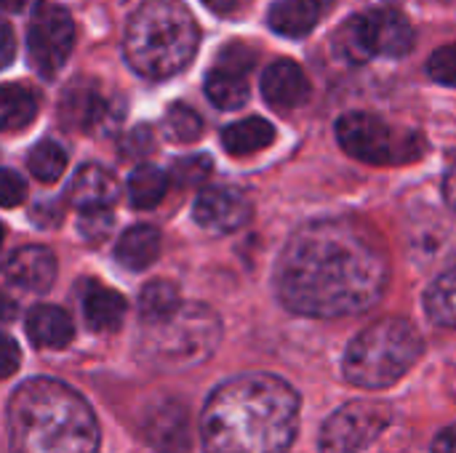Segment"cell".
Returning <instances> with one entry per match:
<instances>
[{"label":"cell","instance_id":"31","mask_svg":"<svg viewBox=\"0 0 456 453\" xmlns=\"http://www.w3.org/2000/svg\"><path fill=\"white\" fill-rule=\"evenodd\" d=\"M256 61V53L243 45V43H227L222 51H219V59H216V69H227V72H238V75H246Z\"/></svg>","mask_w":456,"mask_h":453},{"label":"cell","instance_id":"30","mask_svg":"<svg viewBox=\"0 0 456 453\" xmlns=\"http://www.w3.org/2000/svg\"><path fill=\"white\" fill-rule=\"evenodd\" d=\"M428 72H430V77H433L436 83L456 88V43L438 48V51L430 56Z\"/></svg>","mask_w":456,"mask_h":453},{"label":"cell","instance_id":"15","mask_svg":"<svg viewBox=\"0 0 456 453\" xmlns=\"http://www.w3.org/2000/svg\"><path fill=\"white\" fill-rule=\"evenodd\" d=\"M107 112L104 99L99 96V91L86 83V80H75L67 85V91L61 93L59 101V120L72 128V131H86L91 125H96Z\"/></svg>","mask_w":456,"mask_h":453},{"label":"cell","instance_id":"3","mask_svg":"<svg viewBox=\"0 0 456 453\" xmlns=\"http://www.w3.org/2000/svg\"><path fill=\"white\" fill-rule=\"evenodd\" d=\"M13 453H96L99 422L72 387L56 379H29L8 400Z\"/></svg>","mask_w":456,"mask_h":453},{"label":"cell","instance_id":"21","mask_svg":"<svg viewBox=\"0 0 456 453\" xmlns=\"http://www.w3.org/2000/svg\"><path fill=\"white\" fill-rule=\"evenodd\" d=\"M275 142V128L265 117H246L222 131V144L230 155H254Z\"/></svg>","mask_w":456,"mask_h":453},{"label":"cell","instance_id":"14","mask_svg":"<svg viewBox=\"0 0 456 453\" xmlns=\"http://www.w3.org/2000/svg\"><path fill=\"white\" fill-rule=\"evenodd\" d=\"M147 443L158 453H187L190 451V419L182 403H163L147 414L144 422Z\"/></svg>","mask_w":456,"mask_h":453},{"label":"cell","instance_id":"34","mask_svg":"<svg viewBox=\"0 0 456 453\" xmlns=\"http://www.w3.org/2000/svg\"><path fill=\"white\" fill-rule=\"evenodd\" d=\"M19 366H21V352H19V344H16L11 336L0 334V379H8V376H13V374L19 371Z\"/></svg>","mask_w":456,"mask_h":453},{"label":"cell","instance_id":"9","mask_svg":"<svg viewBox=\"0 0 456 453\" xmlns=\"http://www.w3.org/2000/svg\"><path fill=\"white\" fill-rule=\"evenodd\" d=\"M393 419V409L385 403L355 400L337 409L321 430V453H363Z\"/></svg>","mask_w":456,"mask_h":453},{"label":"cell","instance_id":"12","mask_svg":"<svg viewBox=\"0 0 456 453\" xmlns=\"http://www.w3.org/2000/svg\"><path fill=\"white\" fill-rule=\"evenodd\" d=\"M3 275L24 291L43 294L56 280V256L45 246H24L5 259Z\"/></svg>","mask_w":456,"mask_h":453},{"label":"cell","instance_id":"7","mask_svg":"<svg viewBox=\"0 0 456 453\" xmlns=\"http://www.w3.org/2000/svg\"><path fill=\"white\" fill-rule=\"evenodd\" d=\"M337 139L342 150L369 166H403L425 152L419 131L395 128L371 112H347L337 120Z\"/></svg>","mask_w":456,"mask_h":453},{"label":"cell","instance_id":"13","mask_svg":"<svg viewBox=\"0 0 456 453\" xmlns=\"http://www.w3.org/2000/svg\"><path fill=\"white\" fill-rule=\"evenodd\" d=\"M262 96L273 109L289 112L310 96V80L297 61L278 59L262 75Z\"/></svg>","mask_w":456,"mask_h":453},{"label":"cell","instance_id":"27","mask_svg":"<svg viewBox=\"0 0 456 453\" xmlns=\"http://www.w3.org/2000/svg\"><path fill=\"white\" fill-rule=\"evenodd\" d=\"M163 133L176 142V144H190L195 139H200L203 133V120L200 115L187 107V104H171L168 112L163 115Z\"/></svg>","mask_w":456,"mask_h":453},{"label":"cell","instance_id":"37","mask_svg":"<svg viewBox=\"0 0 456 453\" xmlns=\"http://www.w3.org/2000/svg\"><path fill=\"white\" fill-rule=\"evenodd\" d=\"M433 453H456V425L441 430L433 441Z\"/></svg>","mask_w":456,"mask_h":453},{"label":"cell","instance_id":"8","mask_svg":"<svg viewBox=\"0 0 456 453\" xmlns=\"http://www.w3.org/2000/svg\"><path fill=\"white\" fill-rule=\"evenodd\" d=\"M414 45L411 21L395 8H377L345 21L337 35V51L361 64L371 56H403Z\"/></svg>","mask_w":456,"mask_h":453},{"label":"cell","instance_id":"24","mask_svg":"<svg viewBox=\"0 0 456 453\" xmlns=\"http://www.w3.org/2000/svg\"><path fill=\"white\" fill-rule=\"evenodd\" d=\"M179 304H182L179 288L168 280H152L139 294V315L144 323H155V320L174 315Z\"/></svg>","mask_w":456,"mask_h":453},{"label":"cell","instance_id":"5","mask_svg":"<svg viewBox=\"0 0 456 453\" xmlns=\"http://www.w3.org/2000/svg\"><path fill=\"white\" fill-rule=\"evenodd\" d=\"M425 342L414 323L385 318L363 328L345 352V379L361 390H387L422 358Z\"/></svg>","mask_w":456,"mask_h":453},{"label":"cell","instance_id":"38","mask_svg":"<svg viewBox=\"0 0 456 453\" xmlns=\"http://www.w3.org/2000/svg\"><path fill=\"white\" fill-rule=\"evenodd\" d=\"M16 312H19L16 304H13L8 296L0 294V326H8L11 320H16Z\"/></svg>","mask_w":456,"mask_h":453},{"label":"cell","instance_id":"39","mask_svg":"<svg viewBox=\"0 0 456 453\" xmlns=\"http://www.w3.org/2000/svg\"><path fill=\"white\" fill-rule=\"evenodd\" d=\"M35 3H40V0H0V8L3 11H13V13H21V11L32 8Z\"/></svg>","mask_w":456,"mask_h":453},{"label":"cell","instance_id":"40","mask_svg":"<svg viewBox=\"0 0 456 453\" xmlns=\"http://www.w3.org/2000/svg\"><path fill=\"white\" fill-rule=\"evenodd\" d=\"M444 192H446V200H449V206L456 211V168L449 171V176H446V184H444Z\"/></svg>","mask_w":456,"mask_h":453},{"label":"cell","instance_id":"42","mask_svg":"<svg viewBox=\"0 0 456 453\" xmlns=\"http://www.w3.org/2000/svg\"><path fill=\"white\" fill-rule=\"evenodd\" d=\"M3 235H5V232H3V224H0V246H3Z\"/></svg>","mask_w":456,"mask_h":453},{"label":"cell","instance_id":"11","mask_svg":"<svg viewBox=\"0 0 456 453\" xmlns=\"http://www.w3.org/2000/svg\"><path fill=\"white\" fill-rule=\"evenodd\" d=\"M195 222L211 232H235L248 224L251 203L240 190L232 187H214L198 195L192 208Z\"/></svg>","mask_w":456,"mask_h":453},{"label":"cell","instance_id":"22","mask_svg":"<svg viewBox=\"0 0 456 453\" xmlns=\"http://www.w3.org/2000/svg\"><path fill=\"white\" fill-rule=\"evenodd\" d=\"M37 93L29 85L3 83L0 85V131H19L37 115Z\"/></svg>","mask_w":456,"mask_h":453},{"label":"cell","instance_id":"28","mask_svg":"<svg viewBox=\"0 0 456 453\" xmlns=\"http://www.w3.org/2000/svg\"><path fill=\"white\" fill-rule=\"evenodd\" d=\"M27 168L40 182H56L64 174V168H67V155H64V150L56 142L45 139V142L32 147V152L27 158Z\"/></svg>","mask_w":456,"mask_h":453},{"label":"cell","instance_id":"16","mask_svg":"<svg viewBox=\"0 0 456 453\" xmlns=\"http://www.w3.org/2000/svg\"><path fill=\"white\" fill-rule=\"evenodd\" d=\"M331 0H278L270 8V27L283 37H305L329 11Z\"/></svg>","mask_w":456,"mask_h":453},{"label":"cell","instance_id":"1","mask_svg":"<svg viewBox=\"0 0 456 453\" xmlns=\"http://www.w3.org/2000/svg\"><path fill=\"white\" fill-rule=\"evenodd\" d=\"M390 283L379 238L353 219H318L286 243L275 288L286 310L305 318H350L371 310Z\"/></svg>","mask_w":456,"mask_h":453},{"label":"cell","instance_id":"35","mask_svg":"<svg viewBox=\"0 0 456 453\" xmlns=\"http://www.w3.org/2000/svg\"><path fill=\"white\" fill-rule=\"evenodd\" d=\"M120 150H123V155H126V158H139V155H147V152L152 150V133H150V128L139 125V128L128 131V136L123 139Z\"/></svg>","mask_w":456,"mask_h":453},{"label":"cell","instance_id":"33","mask_svg":"<svg viewBox=\"0 0 456 453\" xmlns=\"http://www.w3.org/2000/svg\"><path fill=\"white\" fill-rule=\"evenodd\" d=\"M27 198V184L24 179L11 171V168H0V206L3 208H13Z\"/></svg>","mask_w":456,"mask_h":453},{"label":"cell","instance_id":"36","mask_svg":"<svg viewBox=\"0 0 456 453\" xmlns=\"http://www.w3.org/2000/svg\"><path fill=\"white\" fill-rule=\"evenodd\" d=\"M13 59H16V35H13V27L5 19H0V69H5Z\"/></svg>","mask_w":456,"mask_h":453},{"label":"cell","instance_id":"25","mask_svg":"<svg viewBox=\"0 0 456 453\" xmlns=\"http://www.w3.org/2000/svg\"><path fill=\"white\" fill-rule=\"evenodd\" d=\"M206 96L219 107V109H238L248 101V83L238 72L227 69H214L206 77Z\"/></svg>","mask_w":456,"mask_h":453},{"label":"cell","instance_id":"6","mask_svg":"<svg viewBox=\"0 0 456 453\" xmlns=\"http://www.w3.org/2000/svg\"><path fill=\"white\" fill-rule=\"evenodd\" d=\"M222 323L203 304H179L163 320L147 323L142 355L158 368H190L203 363L219 344Z\"/></svg>","mask_w":456,"mask_h":453},{"label":"cell","instance_id":"18","mask_svg":"<svg viewBox=\"0 0 456 453\" xmlns=\"http://www.w3.org/2000/svg\"><path fill=\"white\" fill-rule=\"evenodd\" d=\"M72 320L61 307L37 304L27 312V336L35 347L61 350L72 342Z\"/></svg>","mask_w":456,"mask_h":453},{"label":"cell","instance_id":"20","mask_svg":"<svg viewBox=\"0 0 456 453\" xmlns=\"http://www.w3.org/2000/svg\"><path fill=\"white\" fill-rule=\"evenodd\" d=\"M160 254V232L155 227L139 224L123 232L115 246V259L128 270H147Z\"/></svg>","mask_w":456,"mask_h":453},{"label":"cell","instance_id":"41","mask_svg":"<svg viewBox=\"0 0 456 453\" xmlns=\"http://www.w3.org/2000/svg\"><path fill=\"white\" fill-rule=\"evenodd\" d=\"M203 3H206L214 13H230L240 0H203Z\"/></svg>","mask_w":456,"mask_h":453},{"label":"cell","instance_id":"2","mask_svg":"<svg viewBox=\"0 0 456 453\" xmlns=\"http://www.w3.org/2000/svg\"><path fill=\"white\" fill-rule=\"evenodd\" d=\"M302 400L273 374H243L219 384L203 406L206 453H289L299 430Z\"/></svg>","mask_w":456,"mask_h":453},{"label":"cell","instance_id":"4","mask_svg":"<svg viewBox=\"0 0 456 453\" xmlns=\"http://www.w3.org/2000/svg\"><path fill=\"white\" fill-rule=\"evenodd\" d=\"M200 43L195 16L176 0H150L134 11L126 27V59L150 80L182 72Z\"/></svg>","mask_w":456,"mask_h":453},{"label":"cell","instance_id":"10","mask_svg":"<svg viewBox=\"0 0 456 453\" xmlns=\"http://www.w3.org/2000/svg\"><path fill=\"white\" fill-rule=\"evenodd\" d=\"M72 43H75V24L72 16L61 8H43L27 32V56L29 64L45 75L53 77L64 61L72 53Z\"/></svg>","mask_w":456,"mask_h":453},{"label":"cell","instance_id":"17","mask_svg":"<svg viewBox=\"0 0 456 453\" xmlns=\"http://www.w3.org/2000/svg\"><path fill=\"white\" fill-rule=\"evenodd\" d=\"M115 200H118V182L107 168L96 163L77 168L69 184V203H75L83 211V208H107Z\"/></svg>","mask_w":456,"mask_h":453},{"label":"cell","instance_id":"32","mask_svg":"<svg viewBox=\"0 0 456 453\" xmlns=\"http://www.w3.org/2000/svg\"><path fill=\"white\" fill-rule=\"evenodd\" d=\"M77 230L86 240H102L112 230V214L107 208H83L77 219Z\"/></svg>","mask_w":456,"mask_h":453},{"label":"cell","instance_id":"19","mask_svg":"<svg viewBox=\"0 0 456 453\" xmlns=\"http://www.w3.org/2000/svg\"><path fill=\"white\" fill-rule=\"evenodd\" d=\"M83 318L88 323V328L107 334L120 328L123 318H126V299L112 291V288H102V286H91L88 294L83 296Z\"/></svg>","mask_w":456,"mask_h":453},{"label":"cell","instance_id":"23","mask_svg":"<svg viewBox=\"0 0 456 453\" xmlns=\"http://www.w3.org/2000/svg\"><path fill=\"white\" fill-rule=\"evenodd\" d=\"M428 318L444 328H456V267L444 272L425 294Z\"/></svg>","mask_w":456,"mask_h":453},{"label":"cell","instance_id":"29","mask_svg":"<svg viewBox=\"0 0 456 453\" xmlns=\"http://www.w3.org/2000/svg\"><path fill=\"white\" fill-rule=\"evenodd\" d=\"M211 168H214L211 158H206V155H190V158H182V160L174 163L171 179H174L179 187L190 190V187L203 184V182L211 176Z\"/></svg>","mask_w":456,"mask_h":453},{"label":"cell","instance_id":"26","mask_svg":"<svg viewBox=\"0 0 456 453\" xmlns=\"http://www.w3.org/2000/svg\"><path fill=\"white\" fill-rule=\"evenodd\" d=\"M168 190V176L155 166H139L128 176V200L134 208H152L163 200Z\"/></svg>","mask_w":456,"mask_h":453}]
</instances>
